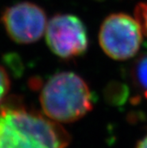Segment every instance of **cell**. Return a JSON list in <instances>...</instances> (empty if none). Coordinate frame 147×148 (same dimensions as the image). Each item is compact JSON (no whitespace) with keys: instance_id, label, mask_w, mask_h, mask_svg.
Segmentation results:
<instances>
[{"instance_id":"52a82bcc","label":"cell","mask_w":147,"mask_h":148,"mask_svg":"<svg viewBox=\"0 0 147 148\" xmlns=\"http://www.w3.org/2000/svg\"><path fill=\"white\" fill-rule=\"evenodd\" d=\"M135 18L138 21L144 35L147 36V2L140 3L135 9Z\"/></svg>"},{"instance_id":"277c9868","label":"cell","mask_w":147,"mask_h":148,"mask_svg":"<svg viewBox=\"0 0 147 148\" xmlns=\"http://www.w3.org/2000/svg\"><path fill=\"white\" fill-rule=\"evenodd\" d=\"M46 44L54 54L68 60L83 55L89 45L88 34L84 24L72 14H57L47 23Z\"/></svg>"},{"instance_id":"5b68a950","label":"cell","mask_w":147,"mask_h":148,"mask_svg":"<svg viewBox=\"0 0 147 148\" xmlns=\"http://www.w3.org/2000/svg\"><path fill=\"white\" fill-rule=\"evenodd\" d=\"M1 22L7 35L18 44H32L41 38L47 26L43 8L30 2H21L4 10Z\"/></svg>"},{"instance_id":"6da1fadb","label":"cell","mask_w":147,"mask_h":148,"mask_svg":"<svg viewBox=\"0 0 147 148\" xmlns=\"http://www.w3.org/2000/svg\"><path fill=\"white\" fill-rule=\"evenodd\" d=\"M68 136L56 123L23 109H4L0 148H66Z\"/></svg>"},{"instance_id":"ba28073f","label":"cell","mask_w":147,"mask_h":148,"mask_svg":"<svg viewBox=\"0 0 147 148\" xmlns=\"http://www.w3.org/2000/svg\"><path fill=\"white\" fill-rule=\"evenodd\" d=\"M10 89V80L6 71L0 66V106L2 105L5 98Z\"/></svg>"},{"instance_id":"30bf717a","label":"cell","mask_w":147,"mask_h":148,"mask_svg":"<svg viewBox=\"0 0 147 148\" xmlns=\"http://www.w3.org/2000/svg\"><path fill=\"white\" fill-rule=\"evenodd\" d=\"M0 125H1V116H0Z\"/></svg>"},{"instance_id":"3957f363","label":"cell","mask_w":147,"mask_h":148,"mask_svg":"<svg viewBox=\"0 0 147 148\" xmlns=\"http://www.w3.org/2000/svg\"><path fill=\"white\" fill-rule=\"evenodd\" d=\"M144 33L136 18L126 13H113L102 22L98 34L99 45L108 57L126 60L140 49Z\"/></svg>"},{"instance_id":"8992f818","label":"cell","mask_w":147,"mask_h":148,"mask_svg":"<svg viewBox=\"0 0 147 148\" xmlns=\"http://www.w3.org/2000/svg\"><path fill=\"white\" fill-rule=\"evenodd\" d=\"M133 74L136 83L147 97V54L141 56L137 60Z\"/></svg>"},{"instance_id":"9c48e42d","label":"cell","mask_w":147,"mask_h":148,"mask_svg":"<svg viewBox=\"0 0 147 148\" xmlns=\"http://www.w3.org/2000/svg\"><path fill=\"white\" fill-rule=\"evenodd\" d=\"M136 148H147V134L140 140Z\"/></svg>"},{"instance_id":"7a4b0ae2","label":"cell","mask_w":147,"mask_h":148,"mask_svg":"<svg viewBox=\"0 0 147 148\" xmlns=\"http://www.w3.org/2000/svg\"><path fill=\"white\" fill-rule=\"evenodd\" d=\"M40 102L44 113L51 119L71 123L90 111L93 99L82 77L73 72H60L44 85Z\"/></svg>"}]
</instances>
